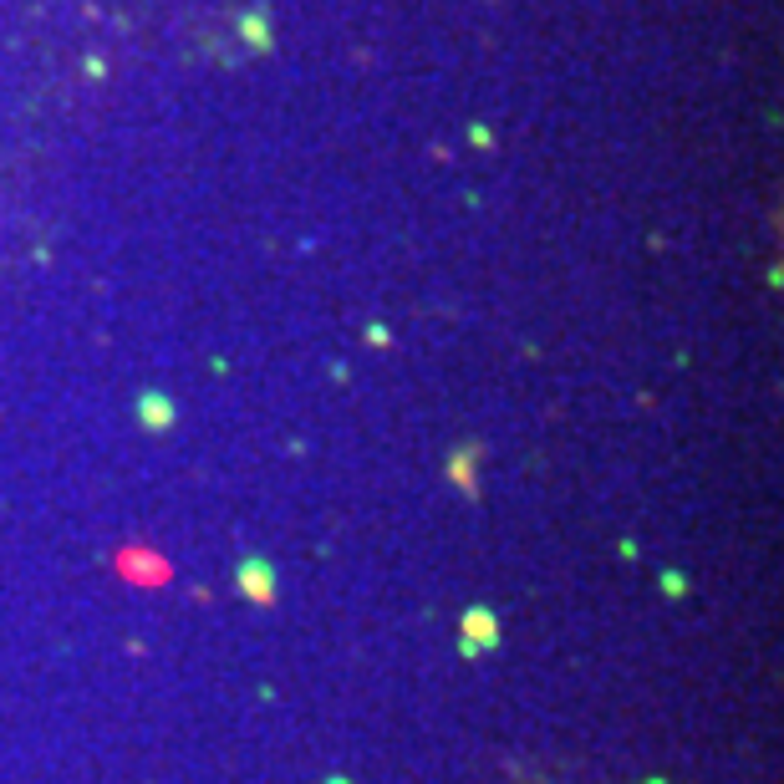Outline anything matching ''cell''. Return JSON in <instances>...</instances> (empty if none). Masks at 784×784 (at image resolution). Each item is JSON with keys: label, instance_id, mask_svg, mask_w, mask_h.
Returning <instances> with one entry per match:
<instances>
[{"label": "cell", "instance_id": "obj_1", "mask_svg": "<svg viewBox=\"0 0 784 784\" xmlns=\"http://www.w3.org/2000/svg\"><path fill=\"white\" fill-rule=\"evenodd\" d=\"M235 36H240L250 51H270V46H275L270 6H245V11H235Z\"/></svg>", "mask_w": 784, "mask_h": 784}, {"label": "cell", "instance_id": "obj_5", "mask_svg": "<svg viewBox=\"0 0 784 784\" xmlns=\"http://www.w3.org/2000/svg\"><path fill=\"white\" fill-rule=\"evenodd\" d=\"M464 627H469V637H479L484 647H494V616H489V611H469Z\"/></svg>", "mask_w": 784, "mask_h": 784}, {"label": "cell", "instance_id": "obj_8", "mask_svg": "<svg viewBox=\"0 0 784 784\" xmlns=\"http://www.w3.org/2000/svg\"><path fill=\"white\" fill-rule=\"evenodd\" d=\"M647 784H662V779H647Z\"/></svg>", "mask_w": 784, "mask_h": 784}, {"label": "cell", "instance_id": "obj_6", "mask_svg": "<svg viewBox=\"0 0 784 784\" xmlns=\"http://www.w3.org/2000/svg\"><path fill=\"white\" fill-rule=\"evenodd\" d=\"M469 143H474V148H489V143H494V133H489L484 123H469Z\"/></svg>", "mask_w": 784, "mask_h": 784}, {"label": "cell", "instance_id": "obj_2", "mask_svg": "<svg viewBox=\"0 0 784 784\" xmlns=\"http://www.w3.org/2000/svg\"><path fill=\"white\" fill-rule=\"evenodd\" d=\"M240 586H245L255 601H275V581H270V566H265V560H245V566H240Z\"/></svg>", "mask_w": 784, "mask_h": 784}, {"label": "cell", "instance_id": "obj_4", "mask_svg": "<svg viewBox=\"0 0 784 784\" xmlns=\"http://www.w3.org/2000/svg\"><path fill=\"white\" fill-rule=\"evenodd\" d=\"M474 464H479V448H474V443H464L459 454H454V464H448V474H454V484H459L464 494H479V484H474Z\"/></svg>", "mask_w": 784, "mask_h": 784}, {"label": "cell", "instance_id": "obj_3", "mask_svg": "<svg viewBox=\"0 0 784 784\" xmlns=\"http://www.w3.org/2000/svg\"><path fill=\"white\" fill-rule=\"evenodd\" d=\"M138 418H143V428H168V423H174V403H168L163 392H143Z\"/></svg>", "mask_w": 784, "mask_h": 784}, {"label": "cell", "instance_id": "obj_7", "mask_svg": "<svg viewBox=\"0 0 784 784\" xmlns=\"http://www.w3.org/2000/svg\"><path fill=\"white\" fill-rule=\"evenodd\" d=\"M82 72H87L92 82H102V77H107V62H102V56H87V62H82Z\"/></svg>", "mask_w": 784, "mask_h": 784}]
</instances>
